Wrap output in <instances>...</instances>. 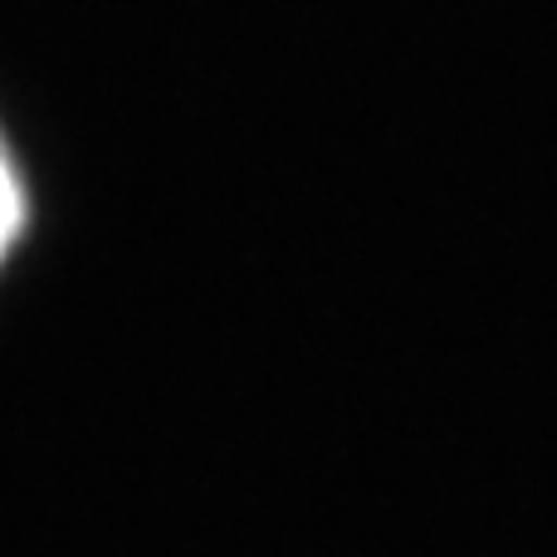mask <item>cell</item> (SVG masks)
I'll return each instance as SVG.
<instances>
[{
	"instance_id": "obj_1",
	"label": "cell",
	"mask_w": 557,
	"mask_h": 557,
	"mask_svg": "<svg viewBox=\"0 0 557 557\" xmlns=\"http://www.w3.org/2000/svg\"><path fill=\"white\" fill-rule=\"evenodd\" d=\"M15 231H20V182H15V166H10L5 147H0V260H5Z\"/></svg>"
}]
</instances>
